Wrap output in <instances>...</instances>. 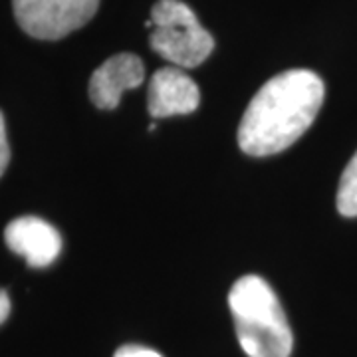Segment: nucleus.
Segmentation results:
<instances>
[{"label":"nucleus","instance_id":"7ed1b4c3","mask_svg":"<svg viewBox=\"0 0 357 357\" xmlns=\"http://www.w3.org/2000/svg\"><path fill=\"white\" fill-rule=\"evenodd\" d=\"M151 48L177 68H197L211 56L215 40L183 0H159L151 8Z\"/></svg>","mask_w":357,"mask_h":357},{"label":"nucleus","instance_id":"1a4fd4ad","mask_svg":"<svg viewBox=\"0 0 357 357\" xmlns=\"http://www.w3.org/2000/svg\"><path fill=\"white\" fill-rule=\"evenodd\" d=\"M114 357H163L157 354L151 347H143V345H121Z\"/></svg>","mask_w":357,"mask_h":357},{"label":"nucleus","instance_id":"9d476101","mask_svg":"<svg viewBox=\"0 0 357 357\" xmlns=\"http://www.w3.org/2000/svg\"><path fill=\"white\" fill-rule=\"evenodd\" d=\"M10 161V147H8V139H6V128H4V117L0 114V177L4 175L6 167Z\"/></svg>","mask_w":357,"mask_h":357},{"label":"nucleus","instance_id":"6e6552de","mask_svg":"<svg viewBox=\"0 0 357 357\" xmlns=\"http://www.w3.org/2000/svg\"><path fill=\"white\" fill-rule=\"evenodd\" d=\"M337 211L347 218L357 217V153L345 167L340 189H337Z\"/></svg>","mask_w":357,"mask_h":357},{"label":"nucleus","instance_id":"423d86ee","mask_svg":"<svg viewBox=\"0 0 357 357\" xmlns=\"http://www.w3.org/2000/svg\"><path fill=\"white\" fill-rule=\"evenodd\" d=\"M4 241L13 252L24 256L34 268L50 266L62 252L60 232L38 217L14 218L4 230Z\"/></svg>","mask_w":357,"mask_h":357},{"label":"nucleus","instance_id":"0eeeda50","mask_svg":"<svg viewBox=\"0 0 357 357\" xmlns=\"http://www.w3.org/2000/svg\"><path fill=\"white\" fill-rule=\"evenodd\" d=\"M149 114L155 119L192 114L201 103L199 86L181 68H161L149 82Z\"/></svg>","mask_w":357,"mask_h":357},{"label":"nucleus","instance_id":"f257e3e1","mask_svg":"<svg viewBox=\"0 0 357 357\" xmlns=\"http://www.w3.org/2000/svg\"><path fill=\"white\" fill-rule=\"evenodd\" d=\"M326 88L310 70H288L256 91L238 126V147L266 157L288 149L318 117Z\"/></svg>","mask_w":357,"mask_h":357},{"label":"nucleus","instance_id":"39448f33","mask_svg":"<svg viewBox=\"0 0 357 357\" xmlns=\"http://www.w3.org/2000/svg\"><path fill=\"white\" fill-rule=\"evenodd\" d=\"M145 66L135 54H115L107 58L89 79V100L100 109H115L123 91L139 88Z\"/></svg>","mask_w":357,"mask_h":357},{"label":"nucleus","instance_id":"f03ea898","mask_svg":"<svg viewBox=\"0 0 357 357\" xmlns=\"http://www.w3.org/2000/svg\"><path fill=\"white\" fill-rule=\"evenodd\" d=\"M229 306L238 344L248 357H290L294 337L278 296L264 278L248 274L234 282Z\"/></svg>","mask_w":357,"mask_h":357},{"label":"nucleus","instance_id":"20e7f679","mask_svg":"<svg viewBox=\"0 0 357 357\" xmlns=\"http://www.w3.org/2000/svg\"><path fill=\"white\" fill-rule=\"evenodd\" d=\"M14 18L32 38L60 40L98 13L100 0H13Z\"/></svg>","mask_w":357,"mask_h":357},{"label":"nucleus","instance_id":"9b49d317","mask_svg":"<svg viewBox=\"0 0 357 357\" xmlns=\"http://www.w3.org/2000/svg\"><path fill=\"white\" fill-rule=\"evenodd\" d=\"M8 314H10V298H8V294L0 288V324L6 321Z\"/></svg>","mask_w":357,"mask_h":357}]
</instances>
